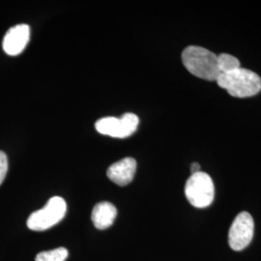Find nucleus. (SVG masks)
<instances>
[{"label": "nucleus", "instance_id": "1", "mask_svg": "<svg viewBox=\"0 0 261 261\" xmlns=\"http://www.w3.org/2000/svg\"><path fill=\"white\" fill-rule=\"evenodd\" d=\"M216 82L220 87L236 98L252 97L261 91L260 76L244 68L220 74Z\"/></svg>", "mask_w": 261, "mask_h": 261}, {"label": "nucleus", "instance_id": "2", "mask_svg": "<svg viewBox=\"0 0 261 261\" xmlns=\"http://www.w3.org/2000/svg\"><path fill=\"white\" fill-rule=\"evenodd\" d=\"M218 56L204 47L190 46L182 53V62L187 70L197 77L216 82L220 75Z\"/></svg>", "mask_w": 261, "mask_h": 261}, {"label": "nucleus", "instance_id": "3", "mask_svg": "<svg viewBox=\"0 0 261 261\" xmlns=\"http://www.w3.org/2000/svg\"><path fill=\"white\" fill-rule=\"evenodd\" d=\"M67 212L66 201L60 196L48 199L44 208L33 212L28 218V228L34 231H43L58 224Z\"/></svg>", "mask_w": 261, "mask_h": 261}, {"label": "nucleus", "instance_id": "4", "mask_svg": "<svg viewBox=\"0 0 261 261\" xmlns=\"http://www.w3.org/2000/svg\"><path fill=\"white\" fill-rule=\"evenodd\" d=\"M185 195L188 201L196 208H205L214 200L215 187L212 178L205 172L194 173L187 180Z\"/></svg>", "mask_w": 261, "mask_h": 261}, {"label": "nucleus", "instance_id": "5", "mask_svg": "<svg viewBox=\"0 0 261 261\" xmlns=\"http://www.w3.org/2000/svg\"><path fill=\"white\" fill-rule=\"evenodd\" d=\"M140 119L135 113L127 112L120 118L117 117H103L95 124V128L100 134L110 136L112 138L125 139L133 135L139 126Z\"/></svg>", "mask_w": 261, "mask_h": 261}, {"label": "nucleus", "instance_id": "6", "mask_svg": "<svg viewBox=\"0 0 261 261\" xmlns=\"http://www.w3.org/2000/svg\"><path fill=\"white\" fill-rule=\"evenodd\" d=\"M254 233V222L248 212H241L236 216L229 228L228 243L230 248L236 251H242L252 242Z\"/></svg>", "mask_w": 261, "mask_h": 261}, {"label": "nucleus", "instance_id": "7", "mask_svg": "<svg viewBox=\"0 0 261 261\" xmlns=\"http://www.w3.org/2000/svg\"><path fill=\"white\" fill-rule=\"evenodd\" d=\"M30 28L28 24H18L10 28L5 34L2 47L8 56H19L28 46Z\"/></svg>", "mask_w": 261, "mask_h": 261}, {"label": "nucleus", "instance_id": "8", "mask_svg": "<svg viewBox=\"0 0 261 261\" xmlns=\"http://www.w3.org/2000/svg\"><path fill=\"white\" fill-rule=\"evenodd\" d=\"M137 171V161L134 158H124L112 164L107 171L108 177L118 186L130 184Z\"/></svg>", "mask_w": 261, "mask_h": 261}, {"label": "nucleus", "instance_id": "9", "mask_svg": "<svg viewBox=\"0 0 261 261\" xmlns=\"http://www.w3.org/2000/svg\"><path fill=\"white\" fill-rule=\"evenodd\" d=\"M117 216V209L111 202L103 201L94 206L91 219L98 229H107L112 225Z\"/></svg>", "mask_w": 261, "mask_h": 261}, {"label": "nucleus", "instance_id": "10", "mask_svg": "<svg viewBox=\"0 0 261 261\" xmlns=\"http://www.w3.org/2000/svg\"><path fill=\"white\" fill-rule=\"evenodd\" d=\"M217 61H218V68H219L220 74L229 73L241 68V64L238 58L228 54H222L218 56Z\"/></svg>", "mask_w": 261, "mask_h": 261}, {"label": "nucleus", "instance_id": "11", "mask_svg": "<svg viewBox=\"0 0 261 261\" xmlns=\"http://www.w3.org/2000/svg\"><path fill=\"white\" fill-rule=\"evenodd\" d=\"M68 251L65 248H58L47 252H41L36 255V261H65Z\"/></svg>", "mask_w": 261, "mask_h": 261}, {"label": "nucleus", "instance_id": "12", "mask_svg": "<svg viewBox=\"0 0 261 261\" xmlns=\"http://www.w3.org/2000/svg\"><path fill=\"white\" fill-rule=\"evenodd\" d=\"M8 171V159L3 151H0V185L4 181Z\"/></svg>", "mask_w": 261, "mask_h": 261}, {"label": "nucleus", "instance_id": "13", "mask_svg": "<svg viewBox=\"0 0 261 261\" xmlns=\"http://www.w3.org/2000/svg\"><path fill=\"white\" fill-rule=\"evenodd\" d=\"M191 171H192V174L199 172L200 171V165L198 163H193L191 165Z\"/></svg>", "mask_w": 261, "mask_h": 261}]
</instances>
